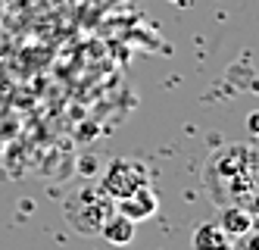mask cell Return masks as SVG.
I'll use <instances>...</instances> for the list:
<instances>
[{"mask_svg": "<svg viewBox=\"0 0 259 250\" xmlns=\"http://www.w3.org/2000/svg\"><path fill=\"white\" fill-rule=\"evenodd\" d=\"M206 188H219L225 182L228 188H222L219 203L228 206H244L253 213V197H256V182H253V147L234 144L215 153L212 163H206Z\"/></svg>", "mask_w": 259, "mask_h": 250, "instance_id": "obj_1", "label": "cell"}, {"mask_svg": "<svg viewBox=\"0 0 259 250\" xmlns=\"http://www.w3.org/2000/svg\"><path fill=\"white\" fill-rule=\"evenodd\" d=\"M109 213H113V200L100 188H81L66 200V219L81 235H100V225Z\"/></svg>", "mask_w": 259, "mask_h": 250, "instance_id": "obj_2", "label": "cell"}, {"mask_svg": "<svg viewBox=\"0 0 259 250\" xmlns=\"http://www.w3.org/2000/svg\"><path fill=\"white\" fill-rule=\"evenodd\" d=\"M144 185H150V175H147V169L138 163V160H128V157H119V160H113L109 163V169H106V175L100 178V191L109 197V200H122V197H128L132 191H138V188H144Z\"/></svg>", "mask_w": 259, "mask_h": 250, "instance_id": "obj_3", "label": "cell"}, {"mask_svg": "<svg viewBox=\"0 0 259 250\" xmlns=\"http://www.w3.org/2000/svg\"><path fill=\"white\" fill-rule=\"evenodd\" d=\"M156 206H159V200H156V194H153V188L144 185V188L132 191L128 197L116 200V213L128 216L132 222H144V219H150V216L156 213Z\"/></svg>", "mask_w": 259, "mask_h": 250, "instance_id": "obj_4", "label": "cell"}, {"mask_svg": "<svg viewBox=\"0 0 259 250\" xmlns=\"http://www.w3.org/2000/svg\"><path fill=\"white\" fill-rule=\"evenodd\" d=\"M100 235H103L109 244L125 247V244L135 241V235H138V222H132L128 216H122V213H109L106 222L100 225Z\"/></svg>", "mask_w": 259, "mask_h": 250, "instance_id": "obj_5", "label": "cell"}, {"mask_svg": "<svg viewBox=\"0 0 259 250\" xmlns=\"http://www.w3.org/2000/svg\"><path fill=\"white\" fill-rule=\"evenodd\" d=\"M194 250H231V238L219 228V222H200L191 238Z\"/></svg>", "mask_w": 259, "mask_h": 250, "instance_id": "obj_6", "label": "cell"}, {"mask_svg": "<svg viewBox=\"0 0 259 250\" xmlns=\"http://www.w3.org/2000/svg\"><path fill=\"white\" fill-rule=\"evenodd\" d=\"M219 228L228 238H237V235H244V232L253 228V213L244 209V206H225L222 216H219Z\"/></svg>", "mask_w": 259, "mask_h": 250, "instance_id": "obj_7", "label": "cell"}, {"mask_svg": "<svg viewBox=\"0 0 259 250\" xmlns=\"http://www.w3.org/2000/svg\"><path fill=\"white\" fill-rule=\"evenodd\" d=\"M231 250H256V232H253V228H250V232H244V235H237Z\"/></svg>", "mask_w": 259, "mask_h": 250, "instance_id": "obj_8", "label": "cell"}]
</instances>
